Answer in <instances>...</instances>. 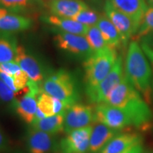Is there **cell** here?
Segmentation results:
<instances>
[{
  "instance_id": "obj_1",
  "label": "cell",
  "mask_w": 153,
  "mask_h": 153,
  "mask_svg": "<svg viewBox=\"0 0 153 153\" xmlns=\"http://www.w3.org/2000/svg\"><path fill=\"white\" fill-rule=\"evenodd\" d=\"M123 110L131 118L133 126L147 128L153 120V113L142 95L133 87L127 76L111 91L105 102Z\"/></svg>"
},
{
  "instance_id": "obj_2",
  "label": "cell",
  "mask_w": 153,
  "mask_h": 153,
  "mask_svg": "<svg viewBox=\"0 0 153 153\" xmlns=\"http://www.w3.org/2000/svg\"><path fill=\"white\" fill-rule=\"evenodd\" d=\"M125 74L148 104L152 95V72L142 47L137 41L129 44L125 62Z\"/></svg>"
},
{
  "instance_id": "obj_3",
  "label": "cell",
  "mask_w": 153,
  "mask_h": 153,
  "mask_svg": "<svg viewBox=\"0 0 153 153\" xmlns=\"http://www.w3.org/2000/svg\"><path fill=\"white\" fill-rule=\"evenodd\" d=\"M41 90L62 101L68 107L81 99L77 79L72 72L60 69L50 72L41 85Z\"/></svg>"
},
{
  "instance_id": "obj_4",
  "label": "cell",
  "mask_w": 153,
  "mask_h": 153,
  "mask_svg": "<svg viewBox=\"0 0 153 153\" xmlns=\"http://www.w3.org/2000/svg\"><path fill=\"white\" fill-rule=\"evenodd\" d=\"M116 49L106 47L84 61L85 89L95 87L109 73L117 60Z\"/></svg>"
},
{
  "instance_id": "obj_5",
  "label": "cell",
  "mask_w": 153,
  "mask_h": 153,
  "mask_svg": "<svg viewBox=\"0 0 153 153\" xmlns=\"http://www.w3.org/2000/svg\"><path fill=\"white\" fill-rule=\"evenodd\" d=\"M124 76L123 58L121 55H118L116 63L106 77L95 87L85 89L89 102L96 105L104 103L111 91L120 83Z\"/></svg>"
},
{
  "instance_id": "obj_6",
  "label": "cell",
  "mask_w": 153,
  "mask_h": 153,
  "mask_svg": "<svg viewBox=\"0 0 153 153\" xmlns=\"http://www.w3.org/2000/svg\"><path fill=\"white\" fill-rule=\"evenodd\" d=\"M54 41L59 49L85 60L94 53L85 36L68 33L58 30Z\"/></svg>"
},
{
  "instance_id": "obj_7",
  "label": "cell",
  "mask_w": 153,
  "mask_h": 153,
  "mask_svg": "<svg viewBox=\"0 0 153 153\" xmlns=\"http://www.w3.org/2000/svg\"><path fill=\"white\" fill-rule=\"evenodd\" d=\"M95 123L94 108L91 106L78 102L67 108L64 114L65 133H68L92 125Z\"/></svg>"
},
{
  "instance_id": "obj_8",
  "label": "cell",
  "mask_w": 153,
  "mask_h": 153,
  "mask_svg": "<svg viewBox=\"0 0 153 153\" xmlns=\"http://www.w3.org/2000/svg\"><path fill=\"white\" fill-rule=\"evenodd\" d=\"M95 123H100L113 129L122 131L126 128L133 126L131 118L117 107L106 103L97 104L94 108Z\"/></svg>"
},
{
  "instance_id": "obj_9",
  "label": "cell",
  "mask_w": 153,
  "mask_h": 153,
  "mask_svg": "<svg viewBox=\"0 0 153 153\" xmlns=\"http://www.w3.org/2000/svg\"><path fill=\"white\" fill-rule=\"evenodd\" d=\"M41 91V85L30 80L26 92L20 99H17L13 107V111L28 125L35 119L38 109V95Z\"/></svg>"
},
{
  "instance_id": "obj_10",
  "label": "cell",
  "mask_w": 153,
  "mask_h": 153,
  "mask_svg": "<svg viewBox=\"0 0 153 153\" xmlns=\"http://www.w3.org/2000/svg\"><path fill=\"white\" fill-rule=\"evenodd\" d=\"M15 62L27 74L30 80L40 85L51 72L37 57L28 53L22 45L17 47Z\"/></svg>"
},
{
  "instance_id": "obj_11",
  "label": "cell",
  "mask_w": 153,
  "mask_h": 153,
  "mask_svg": "<svg viewBox=\"0 0 153 153\" xmlns=\"http://www.w3.org/2000/svg\"><path fill=\"white\" fill-rule=\"evenodd\" d=\"M28 153H51L58 150L57 137L55 135L29 127L24 136Z\"/></svg>"
},
{
  "instance_id": "obj_12",
  "label": "cell",
  "mask_w": 153,
  "mask_h": 153,
  "mask_svg": "<svg viewBox=\"0 0 153 153\" xmlns=\"http://www.w3.org/2000/svg\"><path fill=\"white\" fill-rule=\"evenodd\" d=\"M93 126L74 130L60 140L58 152L61 153H87Z\"/></svg>"
},
{
  "instance_id": "obj_13",
  "label": "cell",
  "mask_w": 153,
  "mask_h": 153,
  "mask_svg": "<svg viewBox=\"0 0 153 153\" xmlns=\"http://www.w3.org/2000/svg\"><path fill=\"white\" fill-rule=\"evenodd\" d=\"M104 11L106 16L117 28L121 36L123 45L126 46L130 38L136 34L140 26L129 16L114 8L108 0L105 4Z\"/></svg>"
},
{
  "instance_id": "obj_14",
  "label": "cell",
  "mask_w": 153,
  "mask_h": 153,
  "mask_svg": "<svg viewBox=\"0 0 153 153\" xmlns=\"http://www.w3.org/2000/svg\"><path fill=\"white\" fill-rule=\"evenodd\" d=\"M51 14L66 19H72L81 11L89 8L82 0H55L44 2Z\"/></svg>"
},
{
  "instance_id": "obj_15",
  "label": "cell",
  "mask_w": 153,
  "mask_h": 153,
  "mask_svg": "<svg viewBox=\"0 0 153 153\" xmlns=\"http://www.w3.org/2000/svg\"><path fill=\"white\" fill-rule=\"evenodd\" d=\"M120 133L121 131L113 129L96 122L95 125L93 126L87 153H100L111 140Z\"/></svg>"
},
{
  "instance_id": "obj_16",
  "label": "cell",
  "mask_w": 153,
  "mask_h": 153,
  "mask_svg": "<svg viewBox=\"0 0 153 153\" xmlns=\"http://www.w3.org/2000/svg\"><path fill=\"white\" fill-rule=\"evenodd\" d=\"M113 7L133 19L140 26L148 9L145 0H108Z\"/></svg>"
},
{
  "instance_id": "obj_17",
  "label": "cell",
  "mask_w": 153,
  "mask_h": 153,
  "mask_svg": "<svg viewBox=\"0 0 153 153\" xmlns=\"http://www.w3.org/2000/svg\"><path fill=\"white\" fill-rule=\"evenodd\" d=\"M140 143L143 137L136 133H120L111 140L100 153H122Z\"/></svg>"
},
{
  "instance_id": "obj_18",
  "label": "cell",
  "mask_w": 153,
  "mask_h": 153,
  "mask_svg": "<svg viewBox=\"0 0 153 153\" xmlns=\"http://www.w3.org/2000/svg\"><path fill=\"white\" fill-rule=\"evenodd\" d=\"M33 21L29 17L16 14H7L0 16V32L14 33L30 29Z\"/></svg>"
},
{
  "instance_id": "obj_19",
  "label": "cell",
  "mask_w": 153,
  "mask_h": 153,
  "mask_svg": "<svg viewBox=\"0 0 153 153\" xmlns=\"http://www.w3.org/2000/svg\"><path fill=\"white\" fill-rule=\"evenodd\" d=\"M42 20L43 22L58 28L59 30L76 35L85 36L89 28V26L75 22L71 19L62 18L54 15L44 16L42 17Z\"/></svg>"
},
{
  "instance_id": "obj_20",
  "label": "cell",
  "mask_w": 153,
  "mask_h": 153,
  "mask_svg": "<svg viewBox=\"0 0 153 153\" xmlns=\"http://www.w3.org/2000/svg\"><path fill=\"white\" fill-rule=\"evenodd\" d=\"M96 26L100 30L108 46L117 50L123 45L119 32L106 15L101 16Z\"/></svg>"
},
{
  "instance_id": "obj_21",
  "label": "cell",
  "mask_w": 153,
  "mask_h": 153,
  "mask_svg": "<svg viewBox=\"0 0 153 153\" xmlns=\"http://www.w3.org/2000/svg\"><path fill=\"white\" fill-rule=\"evenodd\" d=\"M38 108L45 116L57 114H64L68 108L62 101L51 97L47 93L41 91L38 95Z\"/></svg>"
},
{
  "instance_id": "obj_22",
  "label": "cell",
  "mask_w": 153,
  "mask_h": 153,
  "mask_svg": "<svg viewBox=\"0 0 153 153\" xmlns=\"http://www.w3.org/2000/svg\"><path fill=\"white\" fill-rule=\"evenodd\" d=\"M64 114L53 115L39 120H35L29 126L33 128L56 135L64 129Z\"/></svg>"
},
{
  "instance_id": "obj_23",
  "label": "cell",
  "mask_w": 153,
  "mask_h": 153,
  "mask_svg": "<svg viewBox=\"0 0 153 153\" xmlns=\"http://www.w3.org/2000/svg\"><path fill=\"white\" fill-rule=\"evenodd\" d=\"M17 47L16 40L12 33L0 32V63L15 61Z\"/></svg>"
},
{
  "instance_id": "obj_24",
  "label": "cell",
  "mask_w": 153,
  "mask_h": 153,
  "mask_svg": "<svg viewBox=\"0 0 153 153\" xmlns=\"http://www.w3.org/2000/svg\"><path fill=\"white\" fill-rule=\"evenodd\" d=\"M85 37L94 53L108 47L100 30L97 26H89L85 34Z\"/></svg>"
},
{
  "instance_id": "obj_25",
  "label": "cell",
  "mask_w": 153,
  "mask_h": 153,
  "mask_svg": "<svg viewBox=\"0 0 153 153\" xmlns=\"http://www.w3.org/2000/svg\"><path fill=\"white\" fill-rule=\"evenodd\" d=\"M36 1L37 0H0V7L15 14L32 7Z\"/></svg>"
},
{
  "instance_id": "obj_26",
  "label": "cell",
  "mask_w": 153,
  "mask_h": 153,
  "mask_svg": "<svg viewBox=\"0 0 153 153\" xmlns=\"http://www.w3.org/2000/svg\"><path fill=\"white\" fill-rule=\"evenodd\" d=\"M100 17L101 15H99L97 11L88 8L81 11L71 19L89 27L96 26Z\"/></svg>"
},
{
  "instance_id": "obj_27",
  "label": "cell",
  "mask_w": 153,
  "mask_h": 153,
  "mask_svg": "<svg viewBox=\"0 0 153 153\" xmlns=\"http://www.w3.org/2000/svg\"><path fill=\"white\" fill-rule=\"evenodd\" d=\"M151 32H153V7H149L147 9L142 23L136 33V40L148 35Z\"/></svg>"
},
{
  "instance_id": "obj_28",
  "label": "cell",
  "mask_w": 153,
  "mask_h": 153,
  "mask_svg": "<svg viewBox=\"0 0 153 153\" xmlns=\"http://www.w3.org/2000/svg\"><path fill=\"white\" fill-rule=\"evenodd\" d=\"M17 100L16 92L12 91L0 79V103L6 104L11 110H13L15 103Z\"/></svg>"
},
{
  "instance_id": "obj_29",
  "label": "cell",
  "mask_w": 153,
  "mask_h": 153,
  "mask_svg": "<svg viewBox=\"0 0 153 153\" xmlns=\"http://www.w3.org/2000/svg\"><path fill=\"white\" fill-rule=\"evenodd\" d=\"M13 78H14L15 86H16L18 92L20 90H23V89L27 88L30 79L27 74L24 70H20L18 73H16L13 76Z\"/></svg>"
},
{
  "instance_id": "obj_30",
  "label": "cell",
  "mask_w": 153,
  "mask_h": 153,
  "mask_svg": "<svg viewBox=\"0 0 153 153\" xmlns=\"http://www.w3.org/2000/svg\"><path fill=\"white\" fill-rule=\"evenodd\" d=\"M20 70H22V68L15 61L0 63V73H4L14 76Z\"/></svg>"
},
{
  "instance_id": "obj_31",
  "label": "cell",
  "mask_w": 153,
  "mask_h": 153,
  "mask_svg": "<svg viewBox=\"0 0 153 153\" xmlns=\"http://www.w3.org/2000/svg\"><path fill=\"white\" fill-rule=\"evenodd\" d=\"M0 79L4 82L8 87L10 88L12 91H14V92H18L17 91L16 86L14 84V80L12 76L8 75V74H6L4 73H0Z\"/></svg>"
},
{
  "instance_id": "obj_32",
  "label": "cell",
  "mask_w": 153,
  "mask_h": 153,
  "mask_svg": "<svg viewBox=\"0 0 153 153\" xmlns=\"http://www.w3.org/2000/svg\"><path fill=\"white\" fill-rule=\"evenodd\" d=\"M9 141L4 132L0 127V153L4 152L9 148Z\"/></svg>"
},
{
  "instance_id": "obj_33",
  "label": "cell",
  "mask_w": 153,
  "mask_h": 153,
  "mask_svg": "<svg viewBox=\"0 0 153 153\" xmlns=\"http://www.w3.org/2000/svg\"><path fill=\"white\" fill-rule=\"evenodd\" d=\"M143 52L145 53V55L148 57V58L151 61L153 65V48L147 43H143L141 45ZM152 87H153V81H152Z\"/></svg>"
},
{
  "instance_id": "obj_34",
  "label": "cell",
  "mask_w": 153,
  "mask_h": 153,
  "mask_svg": "<svg viewBox=\"0 0 153 153\" xmlns=\"http://www.w3.org/2000/svg\"><path fill=\"white\" fill-rule=\"evenodd\" d=\"M122 153H144V147L143 143H140Z\"/></svg>"
},
{
  "instance_id": "obj_35",
  "label": "cell",
  "mask_w": 153,
  "mask_h": 153,
  "mask_svg": "<svg viewBox=\"0 0 153 153\" xmlns=\"http://www.w3.org/2000/svg\"><path fill=\"white\" fill-rule=\"evenodd\" d=\"M9 14V11L7 10V9L2 8V7H0V16H4V15H6Z\"/></svg>"
},
{
  "instance_id": "obj_36",
  "label": "cell",
  "mask_w": 153,
  "mask_h": 153,
  "mask_svg": "<svg viewBox=\"0 0 153 153\" xmlns=\"http://www.w3.org/2000/svg\"><path fill=\"white\" fill-rule=\"evenodd\" d=\"M148 3L150 5V7H153V0H148Z\"/></svg>"
},
{
  "instance_id": "obj_37",
  "label": "cell",
  "mask_w": 153,
  "mask_h": 153,
  "mask_svg": "<svg viewBox=\"0 0 153 153\" xmlns=\"http://www.w3.org/2000/svg\"><path fill=\"white\" fill-rule=\"evenodd\" d=\"M44 2H48V1H55V0H44ZM43 2V3H44Z\"/></svg>"
},
{
  "instance_id": "obj_38",
  "label": "cell",
  "mask_w": 153,
  "mask_h": 153,
  "mask_svg": "<svg viewBox=\"0 0 153 153\" xmlns=\"http://www.w3.org/2000/svg\"><path fill=\"white\" fill-rule=\"evenodd\" d=\"M58 153H61V152H58Z\"/></svg>"
}]
</instances>
